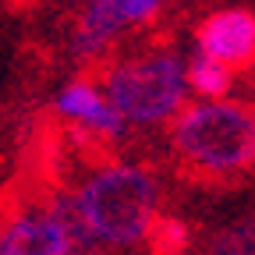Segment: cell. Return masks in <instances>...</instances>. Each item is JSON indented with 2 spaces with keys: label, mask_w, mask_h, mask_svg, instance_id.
I'll return each mask as SVG.
<instances>
[{
  "label": "cell",
  "mask_w": 255,
  "mask_h": 255,
  "mask_svg": "<svg viewBox=\"0 0 255 255\" xmlns=\"http://www.w3.org/2000/svg\"><path fill=\"white\" fill-rule=\"evenodd\" d=\"M174 145L202 174H241L255 163V110L227 100L191 107L174 124Z\"/></svg>",
  "instance_id": "1"
},
{
  "label": "cell",
  "mask_w": 255,
  "mask_h": 255,
  "mask_svg": "<svg viewBox=\"0 0 255 255\" xmlns=\"http://www.w3.org/2000/svg\"><path fill=\"white\" fill-rule=\"evenodd\" d=\"M184 68L170 53L142 57L131 64H121L110 75V100L124 117L138 124H152L170 117L184 100Z\"/></svg>",
  "instance_id": "3"
},
{
  "label": "cell",
  "mask_w": 255,
  "mask_h": 255,
  "mask_svg": "<svg viewBox=\"0 0 255 255\" xmlns=\"http://www.w3.org/2000/svg\"><path fill=\"white\" fill-rule=\"evenodd\" d=\"M64 252H75V238L53 209L46 216L18 220L0 234V255H64Z\"/></svg>",
  "instance_id": "5"
},
{
  "label": "cell",
  "mask_w": 255,
  "mask_h": 255,
  "mask_svg": "<svg viewBox=\"0 0 255 255\" xmlns=\"http://www.w3.org/2000/svg\"><path fill=\"white\" fill-rule=\"evenodd\" d=\"M121 25H128V18H124V4H121V0H92V7L85 11V18H82V25H78L75 50H78L82 57L100 53Z\"/></svg>",
  "instance_id": "7"
},
{
  "label": "cell",
  "mask_w": 255,
  "mask_h": 255,
  "mask_svg": "<svg viewBox=\"0 0 255 255\" xmlns=\"http://www.w3.org/2000/svg\"><path fill=\"white\" fill-rule=\"evenodd\" d=\"M188 82L195 85V92L202 96H227L231 89V64H223L209 53L199 50V57L191 60V68H188Z\"/></svg>",
  "instance_id": "8"
},
{
  "label": "cell",
  "mask_w": 255,
  "mask_h": 255,
  "mask_svg": "<svg viewBox=\"0 0 255 255\" xmlns=\"http://www.w3.org/2000/svg\"><path fill=\"white\" fill-rule=\"evenodd\" d=\"M121 4H124V18L128 21H145V18H152L159 11L163 0H121Z\"/></svg>",
  "instance_id": "11"
},
{
  "label": "cell",
  "mask_w": 255,
  "mask_h": 255,
  "mask_svg": "<svg viewBox=\"0 0 255 255\" xmlns=\"http://www.w3.org/2000/svg\"><path fill=\"white\" fill-rule=\"evenodd\" d=\"M209 248L213 252H255V220H241L234 227L220 231Z\"/></svg>",
  "instance_id": "10"
},
{
  "label": "cell",
  "mask_w": 255,
  "mask_h": 255,
  "mask_svg": "<svg viewBox=\"0 0 255 255\" xmlns=\"http://www.w3.org/2000/svg\"><path fill=\"white\" fill-rule=\"evenodd\" d=\"M199 50L241 68V64L255 60V14L231 7V11H216L213 18H206L199 25Z\"/></svg>",
  "instance_id": "4"
},
{
  "label": "cell",
  "mask_w": 255,
  "mask_h": 255,
  "mask_svg": "<svg viewBox=\"0 0 255 255\" xmlns=\"http://www.w3.org/2000/svg\"><path fill=\"white\" fill-rule=\"evenodd\" d=\"M149 238H152V248L156 252H184L188 248V227H184L181 220H174V216L152 220Z\"/></svg>",
  "instance_id": "9"
},
{
  "label": "cell",
  "mask_w": 255,
  "mask_h": 255,
  "mask_svg": "<svg viewBox=\"0 0 255 255\" xmlns=\"http://www.w3.org/2000/svg\"><path fill=\"white\" fill-rule=\"evenodd\" d=\"M78 209L100 241L135 245L156 220V184L138 167H107L82 188Z\"/></svg>",
  "instance_id": "2"
},
{
  "label": "cell",
  "mask_w": 255,
  "mask_h": 255,
  "mask_svg": "<svg viewBox=\"0 0 255 255\" xmlns=\"http://www.w3.org/2000/svg\"><path fill=\"white\" fill-rule=\"evenodd\" d=\"M57 110L64 117H71V121L92 128V131H100V135H117L121 131V121H124V114L117 110V103L114 100L107 103V96H100L85 82H75V85L64 89L57 96Z\"/></svg>",
  "instance_id": "6"
}]
</instances>
